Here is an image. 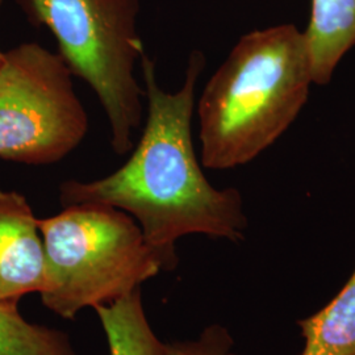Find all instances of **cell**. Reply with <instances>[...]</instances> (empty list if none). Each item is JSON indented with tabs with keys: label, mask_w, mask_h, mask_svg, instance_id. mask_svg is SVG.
<instances>
[{
	"label": "cell",
	"mask_w": 355,
	"mask_h": 355,
	"mask_svg": "<svg viewBox=\"0 0 355 355\" xmlns=\"http://www.w3.org/2000/svg\"><path fill=\"white\" fill-rule=\"evenodd\" d=\"M205 62L202 51H192L184 83L173 94L161 89L154 60L142 55L146 119L127 162L98 180L69 179L58 187L62 207L102 204L132 216L148 245L162 258L165 271L177 268L182 237L204 234L240 242L249 225L241 192L214 187L195 152L192 116Z\"/></svg>",
	"instance_id": "1"
},
{
	"label": "cell",
	"mask_w": 355,
	"mask_h": 355,
	"mask_svg": "<svg viewBox=\"0 0 355 355\" xmlns=\"http://www.w3.org/2000/svg\"><path fill=\"white\" fill-rule=\"evenodd\" d=\"M58 53L37 42L6 51L0 66V159L61 162L85 140L89 116Z\"/></svg>",
	"instance_id": "5"
},
{
	"label": "cell",
	"mask_w": 355,
	"mask_h": 355,
	"mask_svg": "<svg viewBox=\"0 0 355 355\" xmlns=\"http://www.w3.org/2000/svg\"><path fill=\"white\" fill-rule=\"evenodd\" d=\"M311 85L304 32L286 24L242 36L198 102L202 165L227 170L252 162L291 127Z\"/></svg>",
	"instance_id": "2"
},
{
	"label": "cell",
	"mask_w": 355,
	"mask_h": 355,
	"mask_svg": "<svg viewBox=\"0 0 355 355\" xmlns=\"http://www.w3.org/2000/svg\"><path fill=\"white\" fill-rule=\"evenodd\" d=\"M1 4H3V0H0V7H1ZM4 57H6V51H3L0 49V66L4 62Z\"/></svg>",
	"instance_id": "12"
},
{
	"label": "cell",
	"mask_w": 355,
	"mask_h": 355,
	"mask_svg": "<svg viewBox=\"0 0 355 355\" xmlns=\"http://www.w3.org/2000/svg\"><path fill=\"white\" fill-rule=\"evenodd\" d=\"M37 224L46 263L41 302L64 320L111 304L165 271L140 225L121 209L78 204Z\"/></svg>",
	"instance_id": "3"
},
{
	"label": "cell",
	"mask_w": 355,
	"mask_h": 355,
	"mask_svg": "<svg viewBox=\"0 0 355 355\" xmlns=\"http://www.w3.org/2000/svg\"><path fill=\"white\" fill-rule=\"evenodd\" d=\"M0 355H78L62 330L33 324L17 305L0 303Z\"/></svg>",
	"instance_id": "10"
},
{
	"label": "cell",
	"mask_w": 355,
	"mask_h": 355,
	"mask_svg": "<svg viewBox=\"0 0 355 355\" xmlns=\"http://www.w3.org/2000/svg\"><path fill=\"white\" fill-rule=\"evenodd\" d=\"M38 218L26 196L0 189V303L19 305L46 283Z\"/></svg>",
	"instance_id": "6"
},
{
	"label": "cell",
	"mask_w": 355,
	"mask_h": 355,
	"mask_svg": "<svg viewBox=\"0 0 355 355\" xmlns=\"http://www.w3.org/2000/svg\"><path fill=\"white\" fill-rule=\"evenodd\" d=\"M297 327L304 341L300 355H355V267L329 303Z\"/></svg>",
	"instance_id": "8"
},
{
	"label": "cell",
	"mask_w": 355,
	"mask_h": 355,
	"mask_svg": "<svg viewBox=\"0 0 355 355\" xmlns=\"http://www.w3.org/2000/svg\"><path fill=\"white\" fill-rule=\"evenodd\" d=\"M304 35L313 83L328 85L343 55L355 48V0H311Z\"/></svg>",
	"instance_id": "7"
},
{
	"label": "cell",
	"mask_w": 355,
	"mask_h": 355,
	"mask_svg": "<svg viewBox=\"0 0 355 355\" xmlns=\"http://www.w3.org/2000/svg\"><path fill=\"white\" fill-rule=\"evenodd\" d=\"M234 340L224 325L212 324L196 340L166 343V355H232Z\"/></svg>",
	"instance_id": "11"
},
{
	"label": "cell",
	"mask_w": 355,
	"mask_h": 355,
	"mask_svg": "<svg viewBox=\"0 0 355 355\" xmlns=\"http://www.w3.org/2000/svg\"><path fill=\"white\" fill-rule=\"evenodd\" d=\"M94 309L102 324L110 355H166V343L155 336L146 318L141 287Z\"/></svg>",
	"instance_id": "9"
},
{
	"label": "cell",
	"mask_w": 355,
	"mask_h": 355,
	"mask_svg": "<svg viewBox=\"0 0 355 355\" xmlns=\"http://www.w3.org/2000/svg\"><path fill=\"white\" fill-rule=\"evenodd\" d=\"M32 26H45L74 76L95 92L117 155L135 146L144 121L145 89L136 67L145 55L137 33L140 0H16Z\"/></svg>",
	"instance_id": "4"
}]
</instances>
